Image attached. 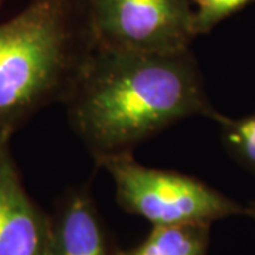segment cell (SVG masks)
I'll list each match as a JSON object with an SVG mask.
<instances>
[{"label":"cell","instance_id":"6da1fadb","mask_svg":"<svg viewBox=\"0 0 255 255\" xmlns=\"http://www.w3.org/2000/svg\"><path fill=\"white\" fill-rule=\"evenodd\" d=\"M64 105L94 160L132 152L183 119L220 115L191 48L157 54L97 46Z\"/></svg>","mask_w":255,"mask_h":255},{"label":"cell","instance_id":"7a4b0ae2","mask_svg":"<svg viewBox=\"0 0 255 255\" xmlns=\"http://www.w3.org/2000/svg\"><path fill=\"white\" fill-rule=\"evenodd\" d=\"M95 48L85 0H30L0 23V136L64 104Z\"/></svg>","mask_w":255,"mask_h":255},{"label":"cell","instance_id":"3957f363","mask_svg":"<svg viewBox=\"0 0 255 255\" xmlns=\"http://www.w3.org/2000/svg\"><path fill=\"white\" fill-rule=\"evenodd\" d=\"M115 184L117 203L130 214L156 226L213 224L247 216V209L190 174L153 169L139 163L132 152L95 160Z\"/></svg>","mask_w":255,"mask_h":255},{"label":"cell","instance_id":"277c9868","mask_svg":"<svg viewBox=\"0 0 255 255\" xmlns=\"http://www.w3.org/2000/svg\"><path fill=\"white\" fill-rule=\"evenodd\" d=\"M97 46L139 53L190 50L197 37L190 0H85Z\"/></svg>","mask_w":255,"mask_h":255},{"label":"cell","instance_id":"5b68a950","mask_svg":"<svg viewBox=\"0 0 255 255\" xmlns=\"http://www.w3.org/2000/svg\"><path fill=\"white\" fill-rule=\"evenodd\" d=\"M10 140L0 136V255H47L50 214L26 190Z\"/></svg>","mask_w":255,"mask_h":255},{"label":"cell","instance_id":"8992f818","mask_svg":"<svg viewBox=\"0 0 255 255\" xmlns=\"http://www.w3.org/2000/svg\"><path fill=\"white\" fill-rule=\"evenodd\" d=\"M88 184L65 190L50 214L47 255H117Z\"/></svg>","mask_w":255,"mask_h":255},{"label":"cell","instance_id":"52a82bcc","mask_svg":"<svg viewBox=\"0 0 255 255\" xmlns=\"http://www.w3.org/2000/svg\"><path fill=\"white\" fill-rule=\"evenodd\" d=\"M211 224L156 226L147 237L117 255H206L210 246Z\"/></svg>","mask_w":255,"mask_h":255},{"label":"cell","instance_id":"ba28073f","mask_svg":"<svg viewBox=\"0 0 255 255\" xmlns=\"http://www.w3.org/2000/svg\"><path fill=\"white\" fill-rule=\"evenodd\" d=\"M216 122L228 155L255 174V112L240 118L220 114Z\"/></svg>","mask_w":255,"mask_h":255},{"label":"cell","instance_id":"9c48e42d","mask_svg":"<svg viewBox=\"0 0 255 255\" xmlns=\"http://www.w3.org/2000/svg\"><path fill=\"white\" fill-rule=\"evenodd\" d=\"M196 4L194 30L196 34H206L219 23L246 7L253 0H190Z\"/></svg>","mask_w":255,"mask_h":255},{"label":"cell","instance_id":"30bf717a","mask_svg":"<svg viewBox=\"0 0 255 255\" xmlns=\"http://www.w3.org/2000/svg\"><path fill=\"white\" fill-rule=\"evenodd\" d=\"M247 209V216H250L251 219L255 220V200H253L248 206L246 207Z\"/></svg>","mask_w":255,"mask_h":255},{"label":"cell","instance_id":"8fae6325","mask_svg":"<svg viewBox=\"0 0 255 255\" xmlns=\"http://www.w3.org/2000/svg\"><path fill=\"white\" fill-rule=\"evenodd\" d=\"M4 3V0H0V7H1V4Z\"/></svg>","mask_w":255,"mask_h":255}]
</instances>
